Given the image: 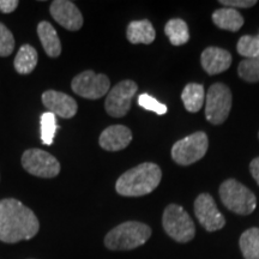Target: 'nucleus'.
<instances>
[{"label":"nucleus","mask_w":259,"mask_h":259,"mask_svg":"<svg viewBox=\"0 0 259 259\" xmlns=\"http://www.w3.org/2000/svg\"><path fill=\"white\" fill-rule=\"evenodd\" d=\"M40 222L31 209L17 199L0 200V241L15 244L37 234Z\"/></svg>","instance_id":"1"},{"label":"nucleus","mask_w":259,"mask_h":259,"mask_svg":"<svg viewBox=\"0 0 259 259\" xmlns=\"http://www.w3.org/2000/svg\"><path fill=\"white\" fill-rule=\"evenodd\" d=\"M161 168L153 162L138 164L116 180L115 190L124 197H141L151 193L160 185Z\"/></svg>","instance_id":"2"},{"label":"nucleus","mask_w":259,"mask_h":259,"mask_svg":"<svg viewBox=\"0 0 259 259\" xmlns=\"http://www.w3.org/2000/svg\"><path fill=\"white\" fill-rule=\"evenodd\" d=\"M151 236L150 227L137 221L116 226L105 238V245L112 251H130L144 245Z\"/></svg>","instance_id":"3"},{"label":"nucleus","mask_w":259,"mask_h":259,"mask_svg":"<svg viewBox=\"0 0 259 259\" xmlns=\"http://www.w3.org/2000/svg\"><path fill=\"white\" fill-rule=\"evenodd\" d=\"M220 197L228 210L238 215H250L257 206V198L251 190L235 179H228L220 186Z\"/></svg>","instance_id":"4"},{"label":"nucleus","mask_w":259,"mask_h":259,"mask_svg":"<svg viewBox=\"0 0 259 259\" xmlns=\"http://www.w3.org/2000/svg\"><path fill=\"white\" fill-rule=\"evenodd\" d=\"M162 226L168 235L178 242H189L194 238L196 227L183 206L169 204L163 211Z\"/></svg>","instance_id":"5"},{"label":"nucleus","mask_w":259,"mask_h":259,"mask_svg":"<svg viewBox=\"0 0 259 259\" xmlns=\"http://www.w3.org/2000/svg\"><path fill=\"white\" fill-rule=\"evenodd\" d=\"M209 148L205 132L198 131L178 141L171 148V158L180 166H190L204 157Z\"/></svg>","instance_id":"6"},{"label":"nucleus","mask_w":259,"mask_h":259,"mask_svg":"<svg viewBox=\"0 0 259 259\" xmlns=\"http://www.w3.org/2000/svg\"><path fill=\"white\" fill-rule=\"evenodd\" d=\"M232 109L231 89L223 83H215L205 95V118L213 125L223 124Z\"/></svg>","instance_id":"7"},{"label":"nucleus","mask_w":259,"mask_h":259,"mask_svg":"<svg viewBox=\"0 0 259 259\" xmlns=\"http://www.w3.org/2000/svg\"><path fill=\"white\" fill-rule=\"evenodd\" d=\"M71 88L80 97L97 100L109 93L111 80L106 74L96 73L92 70H88L74 77L71 82Z\"/></svg>","instance_id":"8"},{"label":"nucleus","mask_w":259,"mask_h":259,"mask_svg":"<svg viewBox=\"0 0 259 259\" xmlns=\"http://www.w3.org/2000/svg\"><path fill=\"white\" fill-rule=\"evenodd\" d=\"M22 166L28 173L40 178L57 177L60 173V163L53 155L41 149H28L22 156Z\"/></svg>","instance_id":"9"},{"label":"nucleus","mask_w":259,"mask_h":259,"mask_svg":"<svg viewBox=\"0 0 259 259\" xmlns=\"http://www.w3.org/2000/svg\"><path fill=\"white\" fill-rule=\"evenodd\" d=\"M138 87L134 80H122L109 90L106 97V112L113 118H121L127 114L131 108V102Z\"/></svg>","instance_id":"10"},{"label":"nucleus","mask_w":259,"mask_h":259,"mask_svg":"<svg viewBox=\"0 0 259 259\" xmlns=\"http://www.w3.org/2000/svg\"><path fill=\"white\" fill-rule=\"evenodd\" d=\"M194 213L203 228L208 232H216L226 225L225 218L209 193H202L197 197L194 200Z\"/></svg>","instance_id":"11"},{"label":"nucleus","mask_w":259,"mask_h":259,"mask_svg":"<svg viewBox=\"0 0 259 259\" xmlns=\"http://www.w3.org/2000/svg\"><path fill=\"white\" fill-rule=\"evenodd\" d=\"M52 17L67 30H79L83 25V16L79 9L69 0H54L51 4Z\"/></svg>","instance_id":"12"},{"label":"nucleus","mask_w":259,"mask_h":259,"mask_svg":"<svg viewBox=\"0 0 259 259\" xmlns=\"http://www.w3.org/2000/svg\"><path fill=\"white\" fill-rule=\"evenodd\" d=\"M42 102L51 113L64 119L72 118L78 109L73 97L56 90H47L42 94Z\"/></svg>","instance_id":"13"},{"label":"nucleus","mask_w":259,"mask_h":259,"mask_svg":"<svg viewBox=\"0 0 259 259\" xmlns=\"http://www.w3.org/2000/svg\"><path fill=\"white\" fill-rule=\"evenodd\" d=\"M132 141V132L124 125H112L103 130L100 136V147L107 151H119L125 149Z\"/></svg>","instance_id":"14"},{"label":"nucleus","mask_w":259,"mask_h":259,"mask_svg":"<svg viewBox=\"0 0 259 259\" xmlns=\"http://www.w3.org/2000/svg\"><path fill=\"white\" fill-rule=\"evenodd\" d=\"M200 63L205 72L209 74H219L231 67L232 56L228 51L220 47H208L200 56Z\"/></svg>","instance_id":"15"},{"label":"nucleus","mask_w":259,"mask_h":259,"mask_svg":"<svg viewBox=\"0 0 259 259\" xmlns=\"http://www.w3.org/2000/svg\"><path fill=\"white\" fill-rule=\"evenodd\" d=\"M126 36H127V40L134 45H150L156 37V31H155L150 21L142 19V21H134L128 24Z\"/></svg>","instance_id":"16"},{"label":"nucleus","mask_w":259,"mask_h":259,"mask_svg":"<svg viewBox=\"0 0 259 259\" xmlns=\"http://www.w3.org/2000/svg\"><path fill=\"white\" fill-rule=\"evenodd\" d=\"M37 35L44 47L45 52L48 57L57 58L61 53V44L60 38L58 36L57 30L54 29L50 22L42 21L37 25Z\"/></svg>","instance_id":"17"},{"label":"nucleus","mask_w":259,"mask_h":259,"mask_svg":"<svg viewBox=\"0 0 259 259\" xmlns=\"http://www.w3.org/2000/svg\"><path fill=\"white\" fill-rule=\"evenodd\" d=\"M212 22L220 29L235 32L244 25V17L235 9L222 8L213 12Z\"/></svg>","instance_id":"18"},{"label":"nucleus","mask_w":259,"mask_h":259,"mask_svg":"<svg viewBox=\"0 0 259 259\" xmlns=\"http://www.w3.org/2000/svg\"><path fill=\"white\" fill-rule=\"evenodd\" d=\"M181 100L186 111L190 113H197L202 109L205 102V92L203 84L189 83L181 93Z\"/></svg>","instance_id":"19"},{"label":"nucleus","mask_w":259,"mask_h":259,"mask_svg":"<svg viewBox=\"0 0 259 259\" xmlns=\"http://www.w3.org/2000/svg\"><path fill=\"white\" fill-rule=\"evenodd\" d=\"M37 52L30 45H23L15 58V69L21 74H29L37 65Z\"/></svg>","instance_id":"20"},{"label":"nucleus","mask_w":259,"mask_h":259,"mask_svg":"<svg viewBox=\"0 0 259 259\" xmlns=\"http://www.w3.org/2000/svg\"><path fill=\"white\" fill-rule=\"evenodd\" d=\"M164 34L169 38L173 46H183L190 40V31L186 22L181 18H173L167 22Z\"/></svg>","instance_id":"21"},{"label":"nucleus","mask_w":259,"mask_h":259,"mask_svg":"<svg viewBox=\"0 0 259 259\" xmlns=\"http://www.w3.org/2000/svg\"><path fill=\"white\" fill-rule=\"evenodd\" d=\"M239 245L245 259H259V228H250L242 233Z\"/></svg>","instance_id":"22"},{"label":"nucleus","mask_w":259,"mask_h":259,"mask_svg":"<svg viewBox=\"0 0 259 259\" xmlns=\"http://www.w3.org/2000/svg\"><path fill=\"white\" fill-rule=\"evenodd\" d=\"M41 141L45 145H52L54 136L57 134V116L51 112H46L41 115Z\"/></svg>","instance_id":"23"},{"label":"nucleus","mask_w":259,"mask_h":259,"mask_svg":"<svg viewBox=\"0 0 259 259\" xmlns=\"http://www.w3.org/2000/svg\"><path fill=\"white\" fill-rule=\"evenodd\" d=\"M238 74L246 82H259V57L240 61L238 66Z\"/></svg>","instance_id":"24"},{"label":"nucleus","mask_w":259,"mask_h":259,"mask_svg":"<svg viewBox=\"0 0 259 259\" xmlns=\"http://www.w3.org/2000/svg\"><path fill=\"white\" fill-rule=\"evenodd\" d=\"M236 51L246 59L259 57V35L257 36H250V35L241 36L236 45Z\"/></svg>","instance_id":"25"},{"label":"nucleus","mask_w":259,"mask_h":259,"mask_svg":"<svg viewBox=\"0 0 259 259\" xmlns=\"http://www.w3.org/2000/svg\"><path fill=\"white\" fill-rule=\"evenodd\" d=\"M15 50V37L5 24L0 23V57H9Z\"/></svg>","instance_id":"26"},{"label":"nucleus","mask_w":259,"mask_h":259,"mask_svg":"<svg viewBox=\"0 0 259 259\" xmlns=\"http://www.w3.org/2000/svg\"><path fill=\"white\" fill-rule=\"evenodd\" d=\"M138 105L142 108L147 109L149 112H154L158 115H163L167 113V106L158 102L156 99L150 96L149 94H141L138 97Z\"/></svg>","instance_id":"27"},{"label":"nucleus","mask_w":259,"mask_h":259,"mask_svg":"<svg viewBox=\"0 0 259 259\" xmlns=\"http://www.w3.org/2000/svg\"><path fill=\"white\" fill-rule=\"evenodd\" d=\"M220 4L232 9H248L257 5V0H220Z\"/></svg>","instance_id":"28"},{"label":"nucleus","mask_w":259,"mask_h":259,"mask_svg":"<svg viewBox=\"0 0 259 259\" xmlns=\"http://www.w3.org/2000/svg\"><path fill=\"white\" fill-rule=\"evenodd\" d=\"M19 3L17 0H0V12L3 14H11L17 9Z\"/></svg>","instance_id":"29"},{"label":"nucleus","mask_w":259,"mask_h":259,"mask_svg":"<svg viewBox=\"0 0 259 259\" xmlns=\"http://www.w3.org/2000/svg\"><path fill=\"white\" fill-rule=\"evenodd\" d=\"M250 171L259 186V157H255L250 163Z\"/></svg>","instance_id":"30"},{"label":"nucleus","mask_w":259,"mask_h":259,"mask_svg":"<svg viewBox=\"0 0 259 259\" xmlns=\"http://www.w3.org/2000/svg\"><path fill=\"white\" fill-rule=\"evenodd\" d=\"M258 137H259V134H258Z\"/></svg>","instance_id":"31"}]
</instances>
